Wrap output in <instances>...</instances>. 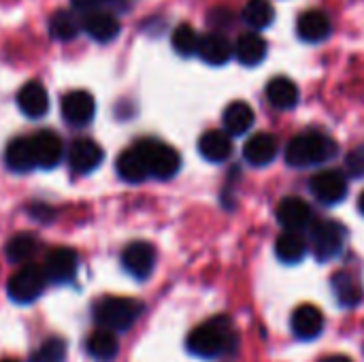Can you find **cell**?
Wrapping results in <instances>:
<instances>
[{"mask_svg": "<svg viewBox=\"0 0 364 362\" xmlns=\"http://www.w3.org/2000/svg\"><path fill=\"white\" fill-rule=\"evenodd\" d=\"M296 30H299V36L307 43L324 41L331 34V17L318 9L305 11L296 21Z\"/></svg>", "mask_w": 364, "mask_h": 362, "instance_id": "ffe728a7", "label": "cell"}, {"mask_svg": "<svg viewBox=\"0 0 364 362\" xmlns=\"http://www.w3.org/2000/svg\"><path fill=\"white\" fill-rule=\"evenodd\" d=\"M324 331V314L314 307V305H301L296 307V312L292 314V333L303 339V341H309V339H316L320 337Z\"/></svg>", "mask_w": 364, "mask_h": 362, "instance_id": "9a60e30c", "label": "cell"}, {"mask_svg": "<svg viewBox=\"0 0 364 362\" xmlns=\"http://www.w3.org/2000/svg\"><path fill=\"white\" fill-rule=\"evenodd\" d=\"M136 147L145 156L149 175H154L158 179H171L177 175V171L181 166V156L177 154V149H173L166 143L154 141V139H145V141L136 143Z\"/></svg>", "mask_w": 364, "mask_h": 362, "instance_id": "5b68a950", "label": "cell"}, {"mask_svg": "<svg viewBox=\"0 0 364 362\" xmlns=\"http://www.w3.org/2000/svg\"><path fill=\"white\" fill-rule=\"evenodd\" d=\"M275 254L284 265H296L307 254V241L296 230H286L275 241Z\"/></svg>", "mask_w": 364, "mask_h": 362, "instance_id": "484cf974", "label": "cell"}, {"mask_svg": "<svg viewBox=\"0 0 364 362\" xmlns=\"http://www.w3.org/2000/svg\"><path fill=\"white\" fill-rule=\"evenodd\" d=\"M230 21H232V13L230 11H226V9H215V11H211L209 13V23L211 26H230Z\"/></svg>", "mask_w": 364, "mask_h": 362, "instance_id": "d590c367", "label": "cell"}, {"mask_svg": "<svg viewBox=\"0 0 364 362\" xmlns=\"http://www.w3.org/2000/svg\"><path fill=\"white\" fill-rule=\"evenodd\" d=\"M45 286H47L45 269L38 265H26L15 275H11L6 284V294L13 303L28 305V303H34L43 294Z\"/></svg>", "mask_w": 364, "mask_h": 362, "instance_id": "277c9868", "label": "cell"}, {"mask_svg": "<svg viewBox=\"0 0 364 362\" xmlns=\"http://www.w3.org/2000/svg\"><path fill=\"white\" fill-rule=\"evenodd\" d=\"M299 87L288 77H275L267 85V98L277 109H292L299 102Z\"/></svg>", "mask_w": 364, "mask_h": 362, "instance_id": "4316f807", "label": "cell"}, {"mask_svg": "<svg viewBox=\"0 0 364 362\" xmlns=\"http://www.w3.org/2000/svg\"><path fill=\"white\" fill-rule=\"evenodd\" d=\"M326 362H354L352 358H348V356H331Z\"/></svg>", "mask_w": 364, "mask_h": 362, "instance_id": "74e56055", "label": "cell"}, {"mask_svg": "<svg viewBox=\"0 0 364 362\" xmlns=\"http://www.w3.org/2000/svg\"><path fill=\"white\" fill-rule=\"evenodd\" d=\"M346 245V228L339 222L324 220L311 228V250L320 262H328L341 254Z\"/></svg>", "mask_w": 364, "mask_h": 362, "instance_id": "8992f818", "label": "cell"}, {"mask_svg": "<svg viewBox=\"0 0 364 362\" xmlns=\"http://www.w3.org/2000/svg\"><path fill=\"white\" fill-rule=\"evenodd\" d=\"M346 171L352 175V177H364V145L352 149L346 158Z\"/></svg>", "mask_w": 364, "mask_h": 362, "instance_id": "836d02e7", "label": "cell"}, {"mask_svg": "<svg viewBox=\"0 0 364 362\" xmlns=\"http://www.w3.org/2000/svg\"><path fill=\"white\" fill-rule=\"evenodd\" d=\"M198 151L209 162H224L232 154V137L226 130H209L198 139Z\"/></svg>", "mask_w": 364, "mask_h": 362, "instance_id": "d6986e66", "label": "cell"}, {"mask_svg": "<svg viewBox=\"0 0 364 362\" xmlns=\"http://www.w3.org/2000/svg\"><path fill=\"white\" fill-rule=\"evenodd\" d=\"M0 362H17V361H9V358H6V361H0Z\"/></svg>", "mask_w": 364, "mask_h": 362, "instance_id": "ab89813d", "label": "cell"}, {"mask_svg": "<svg viewBox=\"0 0 364 362\" xmlns=\"http://www.w3.org/2000/svg\"><path fill=\"white\" fill-rule=\"evenodd\" d=\"M243 158L252 166L271 164L277 158V141H275V137L267 134V132L254 134L252 139H247V143L243 147Z\"/></svg>", "mask_w": 364, "mask_h": 362, "instance_id": "ac0fdd59", "label": "cell"}, {"mask_svg": "<svg viewBox=\"0 0 364 362\" xmlns=\"http://www.w3.org/2000/svg\"><path fill=\"white\" fill-rule=\"evenodd\" d=\"M34 143V154H36V166L38 169H55L64 156V147L60 137L53 130H41L32 137Z\"/></svg>", "mask_w": 364, "mask_h": 362, "instance_id": "7c38bea8", "label": "cell"}, {"mask_svg": "<svg viewBox=\"0 0 364 362\" xmlns=\"http://www.w3.org/2000/svg\"><path fill=\"white\" fill-rule=\"evenodd\" d=\"M267 49H269V45H267V41H264L260 34L247 32V34H243V36L237 41V45H235V55H237V60H239L241 64H245V66H258V64L267 58Z\"/></svg>", "mask_w": 364, "mask_h": 362, "instance_id": "cb8c5ba5", "label": "cell"}, {"mask_svg": "<svg viewBox=\"0 0 364 362\" xmlns=\"http://www.w3.org/2000/svg\"><path fill=\"white\" fill-rule=\"evenodd\" d=\"M358 209H360V213L364 215V192L360 194V198H358Z\"/></svg>", "mask_w": 364, "mask_h": 362, "instance_id": "f35d334b", "label": "cell"}, {"mask_svg": "<svg viewBox=\"0 0 364 362\" xmlns=\"http://www.w3.org/2000/svg\"><path fill=\"white\" fill-rule=\"evenodd\" d=\"M331 286H333V292H335L339 305H343V307H356L363 301V286L352 273H346V271L335 273L331 280Z\"/></svg>", "mask_w": 364, "mask_h": 362, "instance_id": "d4e9b609", "label": "cell"}, {"mask_svg": "<svg viewBox=\"0 0 364 362\" xmlns=\"http://www.w3.org/2000/svg\"><path fill=\"white\" fill-rule=\"evenodd\" d=\"M243 19L256 30H264L275 19V9L269 0H247L243 9Z\"/></svg>", "mask_w": 364, "mask_h": 362, "instance_id": "f1b7e54d", "label": "cell"}, {"mask_svg": "<svg viewBox=\"0 0 364 362\" xmlns=\"http://www.w3.org/2000/svg\"><path fill=\"white\" fill-rule=\"evenodd\" d=\"M49 32L58 41H73L79 34V21L70 11H55L49 17Z\"/></svg>", "mask_w": 364, "mask_h": 362, "instance_id": "4dcf8cb0", "label": "cell"}, {"mask_svg": "<svg viewBox=\"0 0 364 362\" xmlns=\"http://www.w3.org/2000/svg\"><path fill=\"white\" fill-rule=\"evenodd\" d=\"M96 111L94 96L83 90H73L62 96V115L73 126H85L92 122Z\"/></svg>", "mask_w": 364, "mask_h": 362, "instance_id": "30bf717a", "label": "cell"}, {"mask_svg": "<svg viewBox=\"0 0 364 362\" xmlns=\"http://www.w3.org/2000/svg\"><path fill=\"white\" fill-rule=\"evenodd\" d=\"M36 250H38V239L30 233H19L9 239L4 254L11 262H26L36 254Z\"/></svg>", "mask_w": 364, "mask_h": 362, "instance_id": "f546056e", "label": "cell"}, {"mask_svg": "<svg viewBox=\"0 0 364 362\" xmlns=\"http://www.w3.org/2000/svg\"><path fill=\"white\" fill-rule=\"evenodd\" d=\"M83 30L100 43H109L119 34V19L111 11H90L81 19Z\"/></svg>", "mask_w": 364, "mask_h": 362, "instance_id": "4fadbf2b", "label": "cell"}, {"mask_svg": "<svg viewBox=\"0 0 364 362\" xmlns=\"http://www.w3.org/2000/svg\"><path fill=\"white\" fill-rule=\"evenodd\" d=\"M117 175L128 181V183H141L149 177V169L145 162V156L141 154V149L134 145L130 149H126L119 158H117Z\"/></svg>", "mask_w": 364, "mask_h": 362, "instance_id": "7402d4cb", "label": "cell"}, {"mask_svg": "<svg viewBox=\"0 0 364 362\" xmlns=\"http://www.w3.org/2000/svg\"><path fill=\"white\" fill-rule=\"evenodd\" d=\"M4 162L13 173H28L36 169V154H34V143L30 137H19L13 139L6 147Z\"/></svg>", "mask_w": 364, "mask_h": 362, "instance_id": "2e32d148", "label": "cell"}, {"mask_svg": "<svg viewBox=\"0 0 364 362\" xmlns=\"http://www.w3.org/2000/svg\"><path fill=\"white\" fill-rule=\"evenodd\" d=\"M222 122H224V130L230 137H241L254 124V109L243 100H235L224 109Z\"/></svg>", "mask_w": 364, "mask_h": 362, "instance_id": "603a6c76", "label": "cell"}, {"mask_svg": "<svg viewBox=\"0 0 364 362\" xmlns=\"http://www.w3.org/2000/svg\"><path fill=\"white\" fill-rule=\"evenodd\" d=\"M66 361V341L60 337H49L34 354L30 362H64Z\"/></svg>", "mask_w": 364, "mask_h": 362, "instance_id": "d6a6232c", "label": "cell"}, {"mask_svg": "<svg viewBox=\"0 0 364 362\" xmlns=\"http://www.w3.org/2000/svg\"><path fill=\"white\" fill-rule=\"evenodd\" d=\"M102 158H105L102 147L94 143L92 139H77L68 147V164L75 173H81V175H87L94 169H98Z\"/></svg>", "mask_w": 364, "mask_h": 362, "instance_id": "8fae6325", "label": "cell"}, {"mask_svg": "<svg viewBox=\"0 0 364 362\" xmlns=\"http://www.w3.org/2000/svg\"><path fill=\"white\" fill-rule=\"evenodd\" d=\"M277 220L286 230H303L311 224V207L299 196H286L277 207Z\"/></svg>", "mask_w": 364, "mask_h": 362, "instance_id": "5bb4252c", "label": "cell"}, {"mask_svg": "<svg viewBox=\"0 0 364 362\" xmlns=\"http://www.w3.org/2000/svg\"><path fill=\"white\" fill-rule=\"evenodd\" d=\"M309 188L322 205H337L348 196V179L339 171H322L314 175Z\"/></svg>", "mask_w": 364, "mask_h": 362, "instance_id": "ba28073f", "label": "cell"}, {"mask_svg": "<svg viewBox=\"0 0 364 362\" xmlns=\"http://www.w3.org/2000/svg\"><path fill=\"white\" fill-rule=\"evenodd\" d=\"M171 43H173V49L179 53V55H194L198 53V45H200V36L198 32L188 26V23H181L173 30V36H171Z\"/></svg>", "mask_w": 364, "mask_h": 362, "instance_id": "1f68e13d", "label": "cell"}, {"mask_svg": "<svg viewBox=\"0 0 364 362\" xmlns=\"http://www.w3.org/2000/svg\"><path fill=\"white\" fill-rule=\"evenodd\" d=\"M188 352L198 358H218L222 354H232L239 346L237 331L232 320L226 316H218L200 326H196L188 335Z\"/></svg>", "mask_w": 364, "mask_h": 362, "instance_id": "6da1fadb", "label": "cell"}, {"mask_svg": "<svg viewBox=\"0 0 364 362\" xmlns=\"http://www.w3.org/2000/svg\"><path fill=\"white\" fill-rule=\"evenodd\" d=\"M17 105L21 109L23 115L36 119V117H43L49 109V96L43 87L41 81H28L19 94H17Z\"/></svg>", "mask_w": 364, "mask_h": 362, "instance_id": "e0dca14e", "label": "cell"}, {"mask_svg": "<svg viewBox=\"0 0 364 362\" xmlns=\"http://www.w3.org/2000/svg\"><path fill=\"white\" fill-rule=\"evenodd\" d=\"M337 151H339V145L335 143V139H331L328 134L320 130H307V132L296 134L288 143L286 162L296 169H307V166H316L335 158Z\"/></svg>", "mask_w": 364, "mask_h": 362, "instance_id": "7a4b0ae2", "label": "cell"}, {"mask_svg": "<svg viewBox=\"0 0 364 362\" xmlns=\"http://www.w3.org/2000/svg\"><path fill=\"white\" fill-rule=\"evenodd\" d=\"M117 350H119V344H117V337L113 331H107V329H98L90 335L87 339V354L94 358V361L109 362L117 356Z\"/></svg>", "mask_w": 364, "mask_h": 362, "instance_id": "83f0119b", "label": "cell"}, {"mask_svg": "<svg viewBox=\"0 0 364 362\" xmlns=\"http://www.w3.org/2000/svg\"><path fill=\"white\" fill-rule=\"evenodd\" d=\"M73 6L81 13H90V11H107L109 6L115 4V0H70Z\"/></svg>", "mask_w": 364, "mask_h": 362, "instance_id": "e575fe53", "label": "cell"}, {"mask_svg": "<svg viewBox=\"0 0 364 362\" xmlns=\"http://www.w3.org/2000/svg\"><path fill=\"white\" fill-rule=\"evenodd\" d=\"M30 215L38 222H49L53 220V209L49 205H30Z\"/></svg>", "mask_w": 364, "mask_h": 362, "instance_id": "8d00e7d4", "label": "cell"}, {"mask_svg": "<svg viewBox=\"0 0 364 362\" xmlns=\"http://www.w3.org/2000/svg\"><path fill=\"white\" fill-rule=\"evenodd\" d=\"M198 55L211 66H222L230 60L232 45H230L228 36H224L222 32H211L207 36H200Z\"/></svg>", "mask_w": 364, "mask_h": 362, "instance_id": "44dd1931", "label": "cell"}, {"mask_svg": "<svg viewBox=\"0 0 364 362\" xmlns=\"http://www.w3.org/2000/svg\"><path fill=\"white\" fill-rule=\"evenodd\" d=\"M122 267L134 280H147L156 267V247L147 241H132L122 252Z\"/></svg>", "mask_w": 364, "mask_h": 362, "instance_id": "52a82bcc", "label": "cell"}, {"mask_svg": "<svg viewBox=\"0 0 364 362\" xmlns=\"http://www.w3.org/2000/svg\"><path fill=\"white\" fill-rule=\"evenodd\" d=\"M141 312H143V305L134 299L105 297L94 305L92 316L100 329H107L113 333H124L139 320Z\"/></svg>", "mask_w": 364, "mask_h": 362, "instance_id": "3957f363", "label": "cell"}, {"mask_svg": "<svg viewBox=\"0 0 364 362\" xmlns=\"http://www.w3.org/2000/svg\"><path fill=\"white\" fill-rule=\"evenodd\" d=\"M77 267H79V258L73 250L68 247H55L47 254L45 258V275L47 282L51 284H68L75 280L77 275Z\"/></svg>", "mask_w": 364, "mask_h": 362, "instance_id": "9c48e42d", "label": "cell"}]
</instances>
